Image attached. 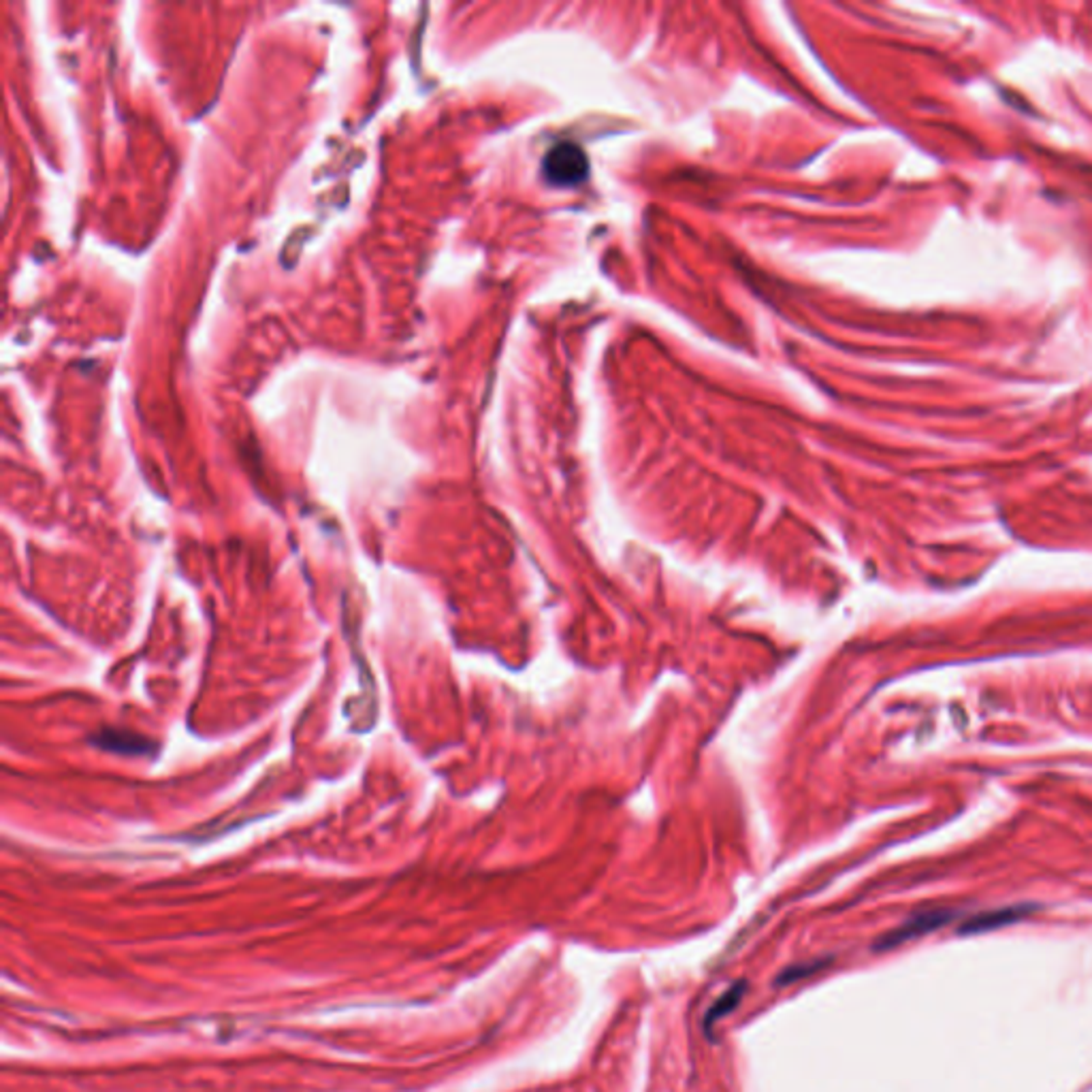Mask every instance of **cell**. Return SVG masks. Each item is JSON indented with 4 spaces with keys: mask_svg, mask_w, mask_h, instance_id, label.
<instances>
[{
    "mask_svg": "<svg viewBox=\"0 0 1092 1092\" xmlns=\"http://www.w3.org/2000/svg\"><path fill=\"white\" fill-rule=\"evenodd\" d=\"M543 173L548 184L568 189V186L585 182L589 173V161L576 143L561 141L546 152L543 161Z\"/></svg>",
    "mask_w": 1092,
    "mask_h": 1092,
    "instance_id": "obj_1",
    "label": "cell"
},
{
    "mask_svg": "<svg viewBox=\"0 0 1092 1092\" xmlns=\"http://www.w3.org/2000/svg\"><path fill=\"white\" fill-rule=\"evenodd\" d=\"M948 918H950L948 911H929V913L915 915V918L904 922L902 927H899L897 930L883 934V937L877 941L875 950H892V948H897V945H902V943H907L915 937H920V934L932 932L934 929L943 927V924L948 922Z\"/></svg>",
    "mask_w": 1092,
    "mask_h": 1092,
    "instance_id": "obj_2",
    "label": "cell"
},
{
    "mask_svg": "<svg viewBox=\"0 0 1092 1092\" xmlns=\"http://www.w3.org/2000/svg\"><path fill=\"white\" fill-rule=\"evenodd\" d=\"M92 745H97L101 749H109V752H113V753H124V755L152 753V749H154V743L148 741V738H143L139 734L118 732V730H103L97 738H92Z\"/></svg>",
    "mask_w": 1092,
    "mask_h": 1092,
    "instance_id": "obj_3",
    "label": "cell"
},
{
    "mask_svg": "<svg viewBox=\"0 0 1092 1092\" xmlns=\"http://www.w3.org/2000/svg\"><path fill=\"white\" fill-rule=\"evenodd\" d=\"M1028 913V907H1007V909H996V911H986L982 915H977V918L969 920L962 927V932H982V930H994L998 927H1005V924H1014L1022 918V915Z\"/></svg>",
    "mask_w": 1092,
    "mask_h": 1092,
    "instance_id": "obj_4",
    "label": "cell"
},
{
    "mask_svg": "<svg viewBox=\"0 0 1092 1092\" xmlns=\"http://www.w3.org/2000/svg\"><path fill=\"white\" fill-rule=\"evenodd\" d=\"M745 988H747L745 982H736L734 986L727 988V990L713 1003L709 1014H706L704 1024L713 1026L717 1020H722V1018H725L727 1014H732L734 1007L741 1003V998L745 996Z\"/></svg>",
    "mask_w": 1092,
    "mask_h": 1092,
    "instance_id": "obj_5",
    "label": "cell"
}]
</instances>
